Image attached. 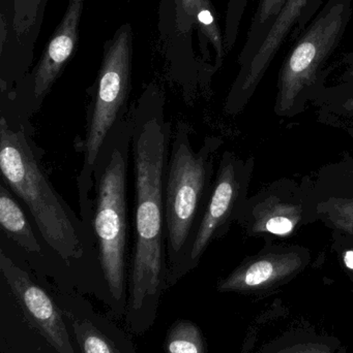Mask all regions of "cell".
<instances>
[{
	"mask_svg": "<svg viewBox=\"0 0 353 353\" xmlns=\"http://www.w3.org/2000/svg\"><path fill=\"white\" fill-rule=\"evenodd\" d=\"M317 221L313 180L282 178L248 196L236 223L252 238L265 242L286 238Z\"/></svg>",
	"mask_w": 353,
	"mask_h": 353,
	"instance_id": "cell-10",
	"label": "cell"
},
{
	"mask_svg": "<svg viewBox=\"0 0 353 353\" xmlns=\"http://www.w3.org/2000/svg\"><path fill=\"white\" fill-rule=\"evenodd\" d=\"M85 0H68V8L39 61L10 92L0 94V118L10 125L31 123L46 97L76 52Z\"/></svg>",
	"mask_w": 353,
	"mask_h": 353,
	"instance_id": "cell-7",
	"label": "cell"
},
{
	"mask_svg": "<svg viewBox=\"0 0 353 353\" xmlns=\"http://www.w3.org/2000/svg\"><path fill=\"white\" fill-rule=\"evenodd\" d=\"M223 146L219 137H205L198 150L192 128L180 120L172 132L164 185L168 288L180 281L182 263L190 250L215 181L216 157Z\"/></svg>",
	"mask_w": 353,
	"mask_h": 353,
	"instance_id": "cell-4",
	"label": "cell"
},
{
	"mask_svg": "<svg viewBox=\"0 0 353 353\" xmlns=\"http://www.w3.org/2000/svg\"><path fill=\"white\" fill-rule=\"evenodd\" d=\"M333 249L353 280V236L333 232Z\"/></svg>",
	"mask_w": 353,
	"mask_h": 353,
	"instance_id": "cell-20",
	"label": "cell"
},
{
	"mask_svg": "<svg viewBox=\"0 0 353 353\" xmlns=\"http://www.w3.org/2000/svg\"><path fill=\"white\" fill-rule=\"evenodd\" d=\"M265 242L261 250L247 257L218 284L220 292H253L269 290L296 277L310 263L311 252L300 245Z\"/></svg>",
	"mask_w": 353,
	"mask_h": 353,
	"instance_id": "cell-14",
	"label": "cell"
},
{
	"mask_svg": "<svg viewBox=\"0 0 353 353\" xmlns=\"http://www.w3.org/2000/svg\"><path fill=\"white\" fill-rule=\"evenodd\" d=\"M133 52L132 25L124 23L104 43L97 80L89 89L84 137L75 142V148L83 155V167L77 176L79 199L93 197V168L99 149L110 132L130 113Z\"/></svg>",
	"mask_w": 353,
	"mask_h": 353,
	"instance_id": "cell-6",
	"label": "cell"
},
{
	"mask_svg": "<svg viewBox=\"0 0 353 353\" xmlns=\"http://www.w3.org/2000/svg\"><path fill=\"white\" fill-rule=\"evenodd\" d=\"M133 125L128 113L104 141L93 168V223L99 263L116 316L128 308V176Z\"/></svg>",
	"mask_w": 353,
	"mask_h": 353,
	"instance_id": "cell-3",
	"label": "cell"
},
{
	"mask_svg": "<svg viewBox=\"0 0 353 353\" xmlns=\"http://www.w3.org/2000/svg\"><path fill=\"white\" fill-rule=\"evenodd\" d=\"M0 230L12 241L29 265L59 284V274L51 254L26 210L1 180L0 183Z\"/></svg>",
	"mask_w": 353,
	"mask_h": 353,
	"instance_id": "cell-16",
	"label": "cell"
},
{
	"mask_svg": "<svg viewBox=\"0 0 353 353\" xmlns=\"http://www.w3.org/2000/svg\"><path fill=\"white\" fill-rule=\"evenodd\" d=\"M254 165L253 157L242 159L228 150L222 153L211 196L182 263L180 279L198 267L211 243L226 236L232 224L236 223L249 196Z\"/></svg>",
	"mask_w": 353,
	"mask_h": 353,
	"instance_id": "cell-11",
	"label": "cell"
},
{
	"mask_svg": "<svg viewBox=\"0 0 353 353\" xmlns=\"http://www.w3.org/2000/svg\"><path fill=\"white\" fill-rule=\"evenodd\" d=\"M166 94L149 83L133 103L134 246L128 279L126 323L134 334L149 331L167 290L164 185L171 146L172 125L166 117Z\"/></svg>",
	"mask_w": 353,
	"mask_h": 353,
	"instance_id": "cell-1",
	"label": "cell"
},
{
	"mask_svg": "<svg viewBox=\"0 0 353 353\" xmlns=\"http://www.w3.org/2000/svg\"><path fill=\"white\" fill-rule=\"evenodd\" d=\"M286 1L287 0H259L247 35L246 43L238 56L240 68L248 63L253 57Z\"/></svg>",
	"mask_w": 353,
	"mask_h": 353,
	"instance_id": "cell-17",
	"label": "cell"
},
{
	"mask_svg": "<svg viewBox=\"0 0 353 353\" xmlns=\"http://www.w3.org/2000/svg\"><path fill=\"white\" fill-rule=\"evenodd\" d=\"M0 272L31 325L58 353H77L55 290L0 232Z\"/></svg>",
	"mask_w": 353,
	"mask_h": 353,
	"instance_id": "cell-9",
	"label": "cell"
},
{
	"mask_svg": "<svg viewBox=\"0 0 353 353\" xmlns=\"http://www.w3.org/2000/svg\"><path fill=\"white\" fill-rule=\"evenodd\" d=\"M33 140L31 123L10 125L0 118L1 180L24 205L59 274V286L91 292L109 305L99 263L93 208L80 216L55 190Z\"/></svg>",
	"mask_w": 353,
	"mask_h": 353,
	"instance_id": "cell-2",
	"label": "cell"
},
{
	"mask_svg": "<svg viewBox=\"0 0 353 353\" xmlns=\"http://www.w3.org/2000/svg\"><path fill=\"white\" fill-rule=\"evenodd\" d=\"M352 17V0H327L294 39L278 78L275 112L292 118L305 111L325 88L335 70L329 61L337 51Z\"/></svg>",
	"mask_w": 353,
	"mask_h": 353,
	"instance_id": "cell-5",
	"label": "cell"
},
{
	"mask_svg": "<svg viewBox=\"0 0 353 353\" xmlns=\"http://www.w3.org/2000/svg\"><path fill=\"white\" fill-rule=\"evenodd\" d=\"M166 353H207L200 329L190 321H178L168 331Z\"/></svg>",
	"mask_w": 353,
	"mask_h": 353,
	"instance_id": "cell-18",
	"label": "cell"
},
{
	"mask_svg": "<svg viewBox=\"0 0 353 353\" xmlns=\"http://www.w3.org/2000/svg\"><path fill=\"white\" fill-rule=\"evenodd\" d=\"M211 0H160V51L166 60V74L182 88L188 103L211 92L215 66L204 63L193 47V33L198 31L199 14Z\"/></svg>",
	"mask_w": 353,
	"mask_h": 353,
	"instance_id": "cell-8",
	"label": "cell"
},
{
	"mask_svg": "<svg viewBox=\"0 0 353 353\" xmlns=\"http://www.w3.org/2000/svg\"><path fill=\"white\" fill-rule=\"evenodd\" d=\"M323 1L325 0L286 1L253 57L248 63L240 66L226 99L224 107L226 113L236 115L246 107L284 41L290 34L296 39L300 35Z\"/></svg>",
	"mask_w": 353,
	"mask_h": 353,
	"instance_id": "cell-13",
	"label": "cell"
},
{
	"mask_svg": "<svg viewBox=\"0 0 353 353\" xmlns=\"http://www.w3.org/2000/svg\"><path fill=\"white\" fill-rule=\"evenodd\" d=\"M247 0H230L228 3L227 16H226L224 43L226 52H230L238 39V29L242 14L246 10Z\"/></svg>",
	"mask_w": 353,
	"mask_h": 353,
	"instance_id": "cell-19",
	"label": "cell"
},
{
	"mask_svg": "<svg viewBox=\"0 0 353 353\" xmlns=\"http://www.w3.org/2000/svg\"><path fill=\"white\" fill-rule=\"evenodd\" d=\"M339 65L342 66V70L338 77L337 84L353 83V52L342 56Z\"/></svg>",
	"mask_w": 353,
	"mask_h": 353,
	"instance_id": "cell-21",
	"label": "cell"
},
{
	"mask_svg": "<svg viewBox=\"0 0 353 353\" xmlns=\"http://www.w3.org/2000/svg\"><path fill=\"white\" fill-rule=\"evenodd\" d=\"M55 296L80 353H137L130 337L86 300L60 286Z\"/></svg>",
	"mask_w": 353,
	"mask_h": 353,
	"instance_id": "cell-15",
	"label": "cell"
},
{
	"mask_svg": "<svg viewBox=\"0 0 353 353\" xmlns=\"http://www.w3.org/2000/svg\"><path fill=\"white\" fill-rule=\"evenodd\" d=\"M48 0H0V94L32 68Z\"/></svg>",
	"mask_w": 353,
	"mask_h": 353,
	"instance_id": "cell-12",
	"label": "cell"
}]
</instances>
